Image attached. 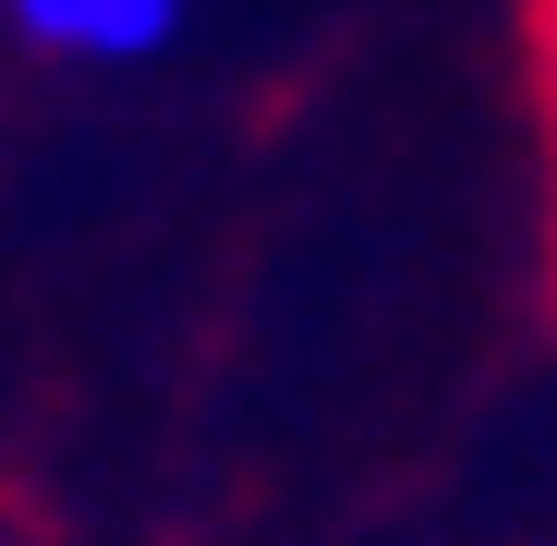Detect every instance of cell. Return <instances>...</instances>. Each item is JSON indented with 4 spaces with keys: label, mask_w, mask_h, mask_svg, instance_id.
<instances>
[{
    "label": "cell",
    "mask_w": 557,
    "mask_h": 546,
    "mask_svg": "<svg viewBox=\"0 0 557 546\" xmlns=\"http://www.w3.org/2000/svg\"><path fill=\"white\" fill-rule=\"evenodd\" d=\"M182 0H13V25L37 49H85V61H122V49H158Z\"/></svg>",
    "instance_id": "1"
},
{
    "label": "cell",
    "mask_w": 557,
    "mask_h": 546,
    "mask_svg": "<svg viewBox=\"0 0 557 546\" xmlns=\"http://www.w3.org/2000/svg\"><path fill=\"white\" fill-rule=\"evenodd\" d=\"M521 85H533V146H545V328H557V0H521Z\"/></svg>",
    "instance_id": "2"
}]
</instances>
